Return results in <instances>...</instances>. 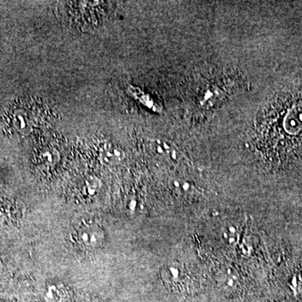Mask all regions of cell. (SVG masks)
I'll use <instances>...</instances> for the list:
<instances>
[{"instance_id": "1", "label": "cell", "mask_w": 302, "mask_h": 302, "mask_svg": "<svg viewBox=\"0 0 302 302\" xmlns=\"http://www.w3.org/2000/svg\"><path fill=\"white\" fill-rule=\"evenodd\" d=\"M79 240L85 246L89 248H94L100 245L104 240V235L103 232L97 227H87L81 230Z\"/></svg>"}]
</instances>
